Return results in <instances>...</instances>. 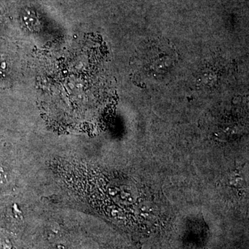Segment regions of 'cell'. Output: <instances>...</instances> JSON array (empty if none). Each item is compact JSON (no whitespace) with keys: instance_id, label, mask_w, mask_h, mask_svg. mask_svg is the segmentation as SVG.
Returning a JSON list of instances; mask_svg holds the SVG:
<instances>
[{"instance_id":"obj_1","label":"cell","mask_w":249,"mask_h":249,"mask_svg":"<svg viewBox=\"0 0 249 249\" xmlns=\"http://www.w3.org/2000/svg\"><path fill=\"white\" fill-rule=\"evenodd\" d=\"M1 17H2V16H1V11H0V20H1Z\"/></svg>"}]
</instances>
